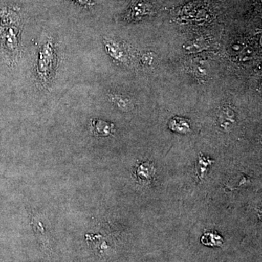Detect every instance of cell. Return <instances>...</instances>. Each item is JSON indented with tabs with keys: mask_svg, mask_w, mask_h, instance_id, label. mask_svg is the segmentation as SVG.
Returning <instances> with one entry per match:
<instances>
[{
	"mask_svg": "<svg viewBox=\"0 0 262 262\" xmlns=\"http://www.w3.org/2000/svg\"><path fill=\"white\" fill-rule=\"evenodd\" d=\"M110 99L120 110L127 111L133 107L132 101L130 98L125 97L120 94H113L110 95Z\"/></svg>",
	"mask_w": 262,
	"mask_h": 262,
	"instance_id": "cell-8",
	"label": "cell"
},
{
	"mask_svg": "<svg viewBox=\"0 0 262 262\" xmlns=\"http://www.w3.org/2000/svg\"><path fill=\"white\" fill-rule=\"evenodd\" d=\"M91 127L93 132L99 136H107L110 135L114 130L113 123L103 121V120L94 119L91 121Z\"/></svg>",
	"mask_w": 262,
	"mask_h": 262,
	"instance_id": "cell-4",
	"label": "cell"
},
{
	"mask_svg": "<svg viewBox=\"0 0 262 262\" xmlns=\"http://www.w3.org/2000/svg\"><path fill=\"white\" fill-rule=\"evenodd\" d=\"M149 11V6L144 2L136 1L131 5L129 10L127 18L130 19H138L141 16L147 14Z\"/></svg>",
	"mask_w": 262,
	"mask_h": 262,
	"instance_id": "cell-5",
	"label": "cell"
},
{
	"mask_svg": "<svg viewBox=\"0 0 262 262\" xmlns=\"http://www.w3.org/2000/svg\"><path fill=\"white\" fill-rule=\"evenodd\" d=\"M155 170L152 165L148 163H144L139 165L137 170H136V176L139 181L142 182H149L151 180L153 175H154Z\"/></svg>",
	"mask_w": 262,
	"mask_h": 262,
	"instance_id": "cell-7",
	"label": "cell"
},
{
	"mask_svg": "<svg viewBox=\"0 0 262 262\" xmlns=\"http://www.w3.org/2000/svg\"><path fill=\"white\" fill-rule=\"evenodd\" d=\"M75 1L78 3L79 4L83 5V6H91V5L94 4L92 0H75Z\"/></svg>",
	"mask_w": 262,
	"mask_h": 262,
	"instance_id": "cell-9",
	"label": "cell"
},
{
	"mask_svg": "<svg viewBox=\"0 0 262 262\" xmlns=\"http://www.w3.org/2000/svg\"><path fill=\"white\" fill-rule=\"evenodd\" d=\"M56 49L53 40L48 39L39 49L37 61V74L41 83L48 84L53 77L56 65Z\"/></svg>",
	"mask_w": 262,
	"mask_h": 262,
	"instance_id": "cell-1",
	"label": "cell"
},
{
	"mask_svg": "<svg viewBox=\"0 0 262 262\" xmlns=\"http://www.w3.org/2000/svg\"><path fill=\"white\" fill-rule=\"evenodd\" d=\"M168 127L173 132L187 134L190 131V122L184 117H174L169 121Z\"/></svg>",
	"mask_w": 262,
	"mask_h": 262,
	"instance_id": "cell-3",
	"label": "cell"
},
{
	"mask_svg": "<svg viewBox=\"0 0 262 262\" xmlns=\"http://www.w3.org/2000/svg\"><path fill=\"white\" fill-rule=\"evenodd\" d=\"M202 244L209 247H220L224 244V239L220 234L215 232H206L202 236Z\"/></svg>",
	"mask_w": 262,
	"mask_h": 262,
	"instance_id": "cell-6",
	"label": "cell"
},
{
	"mask_svg": "<svg viewBox=\"0 0 262 262\" xmlns=\"http://www.w3.org/2000/svg\"><path fill=\"white\" fill-rule=\"evenodd\" d=\"M103 42L106 52L114 60L120 63L127 61V51L121 43L113 39H105Z\"/></svg>",
	"mask_w": 262,
	"mask_h": 262,
	"instance_id": "cell-2",
	"label": "cell"
}]
</instances>
